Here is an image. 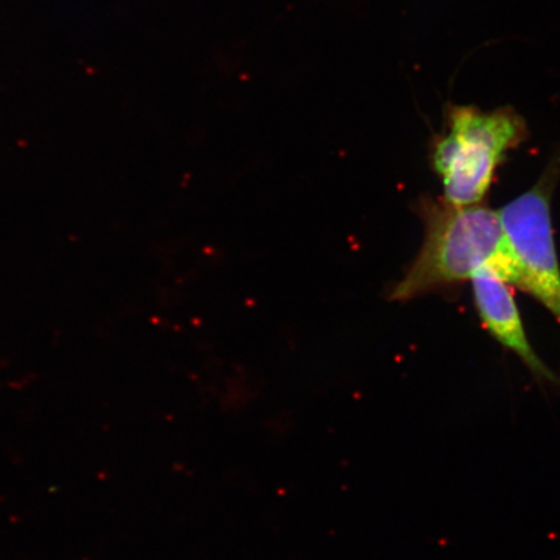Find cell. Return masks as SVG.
Wrapping results in <instances>:
<instances>
[{"label": "cell", "mask_w": 560, "mask_h": 560, "mask_svg": "<svg viewBox=\"0 0 560 560\" xmlns=\"http://www.w3.org/2000/svg\"><path fill=\"white\" fill-rule=\"evenodd\" d=\"M417 212L424 223L422 248L390 291V301H410L466 282L487 268L515 284V258L499 210L422 198Z\"/></svg>", "instance_id": "6da1fadb"}, {"label": "cell", "mask_w": 560, "mask_h": 560, "mask_svg": "<svg viewBox=\"0 0 560 560\" xmlns=\"http://www.w3.org/2000/svg\"><path fill=\"white\" fill-rule=\"evenodd\" d=\"M443 130L432 139L431 165L453 206L481 205L497 170L529 137L525 118L511 105L485 110L447 104Z\"/></svg>", "instance_id": "7a4b0ae2"}, {"label": "cell", "mask_w": 560, "mask_h": 560, "mask_svg": "<svg viewBox=\"0 0 560 560\" xmlns=\"http://www.w3.org/2000/svg\"><path fill=\"white\" fill-rule=\"evenodd\" d=\"M560 178V149L540 180L499 210L516 264V287L534 296L560 324V265L551 220V192Z\"/></svg>", "instance_id": "3957f363"}, {"label": "cell", "mask_w": 560, "mask_h": 560, "mask_svg": "<svg viewBox=\"0 0 560 560\" xmlns=\"http://www.w3.org/2000/svg\"><path fill=\"white\" fill-rule=\"evenodd\" d=\"M470 282L476 311L487 331L511 353L520 357L537 377L559 385V377L545 365L532 347L506 280L493 269L487 268L476 272Z\"/></svg>", "instance_id": "277c9868"}]
</instances>
